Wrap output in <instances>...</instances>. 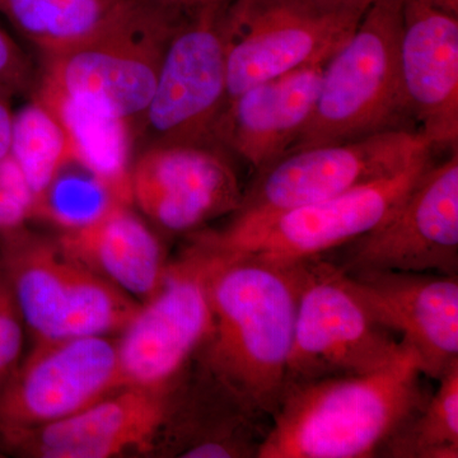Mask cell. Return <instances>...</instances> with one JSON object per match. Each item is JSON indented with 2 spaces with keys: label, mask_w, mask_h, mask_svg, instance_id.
<instances>
[{
  "label": "cell",
  "mask_w": 458,
  "mask_h": 458,
  "mask_svg": "<svg viewBox=\"0 0 458 458\" xmlns=\"http://www.w3.org/2000/svg\"><path fill=\"white\" fill-rule=\"evenodd\" d=\"M344 282L377 322L417 352L424 376L438 379L458 360V278L370 270Z\"/></svg>",
  "instance_id": "cell-15"
},
{
  "label": "cell",
  "mask_w": 458,
  "mask_h": 458,
  "mask_svg": "<svg viewBox=\"0 0 458 458\" xmlns=\"http://www.w3.org/2000/svg\"><path fill=\"white\" fill-rule=\"evenodd\" d=\"M3 4H4V0H0V11L3 9Z\"/></svg>",
  "instance_id": "cell-32"
},
{
  "label": "cell",
  "mask_w": 458,
  "mask_h": 458,
  "mask_svg": "<svg viewBox=\"0 0 458 458\" xmlns=\"http://www.w3.org/2000/svg\"><path fill=\"white\" fill-rule=\"evenodd\" d=\"M400 72L410 117L433 148L458 140V16L403 0Z\"/></svg>",
  "instance_id": "cell-16"
},
{
  "label": "cell",
  "mask_w": 458,
  "mask_h": 458,
  "mask_svg": "<svg viewBox=\"0 0 458 458\" xmlns=\"http://www.w3.org/2000/svg\"><path fill=\"white\" fill-rule=\"evenodd\" d=\"M302 264L284 387L328 377L364 375L393 361L403 342L352 293L343 270L322 258Z\"/></svg>",
  "instance_id": "cell-7"
},
{
  "label": "cell",
  "mask_w": 458,
  "mask_h": 458,
  "mask_svg": "<svg viewBox=\"0 0 458 458\" xmlns=\"http://www.w3.org/2000/svg\"><path fill=\"white\" fill-rule=\"evenodd\" d=\"M33 96L45 102L62 123L74 164L104 181L123 203L131 205V123L83 99Z\"/></svg>",
  "instance_id": "cell-20"
},
{
  "label": "cell",
  "mask_w": 458,
  "mask_h": 458,
  "mask_svg": "<svg viewBox=\"0 0 458 458\" xmlns=\"http://www.w3.org/2000/svg\"><path fill=\"white\" fill-rule=\"evenodd\" d=\"M360 18L325 11L309 0H229L227 102L295 69L327 64Z\"/></svg>",
  "instance_id": "cell-9"
},
{
  "label": "cell",
  "mask_w": 458,
  "mask_h": 458,
  "mask_svg": "<svg viewBox=\"0 0 458 458\" xmlns=\"http://www.w3.org/2000/svg\"><path fill=\"white\" fill-rule=\"evenodd\" d=\"M420 360L403 343L375 372L286 385L258 458H369L390 443L429 399Z\"/></svg>",
  "instance_id": "cell-2"
},
{
  "label": "cell",
  "mask_w": 458,
  "mask_h": 458,
  "mask_svg": "<svg viewBox=\"0 0 458 458\" xmlns=\"http://www.w3.org/2000/svg\"><path fill=\"white\" fill-rule=\"evenodd\" d=\"M33 199L16 162L0 161V232L25 225L33 218Z\"/></svg>",
  "instance_id": "cell-26"
},
{
  "label": "cell",
  "mask_w": 458,
  "mask_h": 458,
  "mask_svg": "<svg viewBox=\"0 0 458 458\" xmlns=\"http://www.w3.org/2000/svg\"><path fill=\"white\" fill-rule=\"evenodd\" d=\"M132 203L171 233L197 232L240 207L236 172L212 143L147 148L131 165Z\"/></svg>",
  "instance_id": "cell-14"
},
{
  "label": "cell",
  "mask_w": 458,
  "mask_h": 458,
  "mask_svg": "<svg viewBox=\"0 0 458 458\" xmlns=\"http://www.w3.org/2000/svg\"><path fill=\"white\" fill-rule=\"evenodd\" d=\"M345 273L390 270L457 276L458 155L430 165L384 223L349 243Z\"/></svg>",
  "instance_id": "cell-13"
},
{
  "label": "cell",
  "mask_w": 458,
  "mask_h": 458,
  "mask_svg": "<svg viewBox=\"0 0 458 458\" xmlns=\"http://www.w3.org/2000/svg\"><path fill=\"white\" fill-rule=\"evenodd\" d=\"M186 18L131 2L92 40L45 56L35 93L83 99L140 123L155 93L165 47Z\"/></svg>",
  "instance_id": "cell-6"
},
{
  "label": "cell",
  "mask_w": 458,
  "mask_h": 458,
  "mask_svg": "<svg viewBox=\"0 0 458 458\" xmlns=\"http://www.w3.org/2000/svg\"><path fill=\"white\" fill-rule=\"evenodd\" d=\"M437 393L388 445L386 456L458 457V360L438 378Z\"/></svg>",
  "instance_id": "cell-23"
},
{
  "label": "cell",
  "mask_w": 458,
  "mask_h": 458,
  "mask_svg": "<svg viewBox=\"0 0 458 458\" xmlns=\"http://www.w3.org/2000/svg\"><path fill=\"white\" fill-rule=\"evenodd\" d=\"M403 0H376L322 69L318 99L292 150L345 143L411 120L400 72Z\"/></svg>",
  "instance_id": "cell-3"
},
{
  "label": "cell",
  "mask_w": 458,
  "mask_h": 458,
  "mask_svg": "<svg viewBox=\"0 0 458 458\" xmlns=\"http://www.w3.org/2000/svg\"><path fill=\"white\" fill-rule=\"evenodd\" d=\"M427 2L433 4L434 7L458 16V0H427Z\"/></svg>",
  "instance_id": "cell-31"
},
{
  "label": "cell",
  "mask_w": 458,
  "mask_h": 458,
  "mask_svg": "<svg viewBox=\"0 0 458 458\" xmlns=\"http://www.w3.org/2000/svg\"><path fill=\"white\" fill-rule=\"evenodd\" d=\"M129 2L159 9L181 17H191L205 9L225 4L229 0H129Z\"/></svg>",
  "instance_id": "cell-28"
},
{
  "label": "cell",
  "mask_w": 458,
  "mask_h": 458,
  "mask_svg": "<svg viewBox=\"0 0 458 458\" xmlns=\"http://www.w3.org/2000/svg\"><path fill=\"white\" fill-rule=\"evenodd\" d=\"M68 165L36 200L32 219L49 222L63 232L75 231L98 221L117 205H131L89 171L81 165L68 171Z\"/></svg>",
  "instance_id": "cell-24"
},
{
  "label": "cell",
  "mask_w": 458,
  "mask_h": 458,
  "mask_svg": "<svg viewBox=\"0 0 458 458\" xmlns=\"http://www.w3.org/2000/svg\"><path fill=\"white\" fill-rule=\"evenodd\" d=\"M12 96L0 90V161L7 158L11 149L12 125L14 113L11 106Z\"/></svg>",
  "instance_id": "cell-29"
},
{
  "label": "cell",
  "mask_w": 458,
  "mask_h": 458,
  "mask_svg": "<svg viewBox=\"0 0 458 458\" xmlns=\"http://www.w3.org/2000/svg\"><path fill=\"white\" fill-rule=\"evenodd\" d=\"M9 156L20 168L35 203L57 174L73 162L65 129L36 96L14 113Z\"/></svg>",
  "instance_id": "cell-22"
},
{
  "label": "cell",
  "mask_w": 458,
  "mask_h": 458,
  "mask_svg": "<svg viewBox=\"0 0 458 458\" xmlns=\"http://www.w3.org/2000/svg\"><path fill=\"white\" fill-rule=\"evenodd\" d=\"M309 2L333 13L360 18L376 0H309Z\"/></svg>",
  "instance_id": "cell-30"
},
{
  "label": "cell",
  "mask_w": 458,
  "mask_h": 458,
  "mask_svg": "<svg viewBox=\"0 0 458 458\" xmlns=\"http://www.w3.org/2000/svg\"><path fill=\"white\" fill-rule=\"evenodd\" d=\"M433 149L420 132L399 129L292 150L258 171L234 216H270L336 197L396 174Z\"/></svg>",
  "instance_id": "cell-10"
},
{
  "label": "cell",
  "mask_w": 458,
  "mask_h": 458,
  "mask_svg": "<svg viewBox=\"0 0 458 458\" xmlns=\"http://www.w3.org/2000/svg\"><path fill=\"white\" fill-rule=\"evenodd\" d=\"M56 242L65 254L143 302L161 285L168 267L161 241L131 205H117L87 227L63 232Z\"/></svg>",
  "instance_id": "cell-19"
},
{
  "label": "cell",
  "mask_w": 458,
  "mask_h": 458,
  "mask_svg": "<svg viewBox=\"0 0 458 458\" xmlns=\"http://www.w3.org/2000/svg\"><path fill=\"white\" fill-rule=\"evenodd\" d=\"M129 0H4L2 12L42 55L64 53L113 25Z\"/></svg>",
  "instance_id": "cell-21"
},
{
  "label": "cell",
  "mask_w": 458,
  "mask_h": 458,
  "mask_svg": "<svg viewBox=\"0 0 458 458\" xmlns=\"http://www.w3.org/2000/svg\"><path fill=\"white\" fill-rule=\"evenodd\" d=\"M33 84L29 59L0 27V90L13 96L26 92Z\"/></svg>",
  "instance_id": "cell-27"
},
{
  "label": "cell",
  "mask_w": 458,
  "mask_h": 458,
  "mask_svg": "<svg viewBox=\"0 0 458 458\" xmlns=\"http://www.w3.org/2000/svg\"><path fill=\"white\" fill-rule=\"evenodd\" d=\"M199 247L210 259L212 328L199 351L203 366L250 409L271 417L284 390L303 264L276 267Z\"/></svg>",
  "instance_id": "cell-1"
},
{
  "label": "cell",
  "mask_w": 458,
  "mask_h": 458,
  "mask_svg": "<svg viewBox=\"0 0 458 458\" xmlns=\"http://www.w3.org/2000/svg\"><path fill=\"white\" fill-rule=\"evenodd\" d=\"M324 65H309L265 81L229 99L213 140L256 171L289 152L315 108Z\"/></svg>",
  "instance_id": "cell-18"
},
{
  "label": "cell",
  "mask_w": 458,
  "mask_h": 458,
  "mask_svg": "<svg viewBox=\"0 0 458 458\" xmlns=\"http://www.w3.org/2000/svg\"><path fill=\"white\" fill-rule=\"evenodd\" d=\"M125 387L106 335L38 340L0 393V442L55 423Z\"/></svg>",
  "instance_id": "cell-12"
},
{
  "label": "cell",
  "mask_w": 458,
  "mask_h": 458,
  "mask_svg": "<svg viewBox=\"0 0 458 458\" xmlns=\"http://www.w3.org/2000/svg\"><path fill=\"white\" fill-rule=\"evenodd\" d=\"M210 259L190 247L168 265L161 285L140 303L117 340L123 386L171 388L212 328Z\"/></svg>",
  "instance_id": "cell-11"
},
{
  "label": "cell",
  "mask_w": 458,
  "mask_h": 458,
  "mask_svg": "<svg viewBox=\"0 0 458 458\" xmlns=\"http://www.w3.org/2000/svg\"><path fill=\"white\" fill-rule=\"evenodd\" d=\"M171 388L125 386L55 423L23 430L0 445L45 458H108L146 447L171 415Z\"/></svg>",
  "instance_id": "cell-17"
},
{
  "label": "cell",
  "mask_w": 458,
  "mask_h": 458,
  "mask_svg": "<svg viewBox=\"0 0 458 458\" xmlns=\"http://www.w3.org/2000/svg\"><path fill=\"white\" fill-rule=\"evenodd\" d=\"M430 165L432 152L396 174L318 203L255 218L233 216L219 231L195 232L194 242L218 254L276 267L319 259L384 223Z\"/></svg>",
  "instance_id": "cell-4"
},
{
  "label": "cell",
  "mask_w": 458,
  "mask_h": 458,
  "mask_svg": "<svg viewBox=\"0 0 458 458\" xmlns=\"http://www.w3.org/2000/svg\"><path fill=\"white\" fill-rule=\"evenodd\" d=\"M0 267L36 342L122 333L140 307L26 225L0 232Z\"/></svg>",
  "instance_id": "cell-5"
},
{
  "label": "cell",
  "mask_w": 458,
  "mask_h": 458,
  "mask_svg": "<svg viewBox=\"0 0 458 458\" xmlns=\"http://www.w3.org/2000/svg\"><path fill=\"white\" fill-rule=\"evenodd\" d=\"M25 327L16 298L0 267V393L21 364Z\"/></svg>",
  "instance_id": "cell-25"
},
{
  "label": "cell",
  "mask_w": 458,
  "mask_h": 458,
  "mask_svg": "<svg viewBox=\"0 0 458 458\" xmlns=\"http://www.w3.org/2000/svg\"><path fill=\"white\" fill-rule=\"evenodd\" d=\"M228 3L186 18L172 36L155 93L138 123L144 149L216 144L214 126L227 105Z\"/></svg>",
  "instance_id": "cell-8"
}]
</instances>
